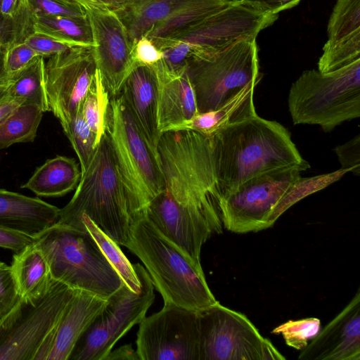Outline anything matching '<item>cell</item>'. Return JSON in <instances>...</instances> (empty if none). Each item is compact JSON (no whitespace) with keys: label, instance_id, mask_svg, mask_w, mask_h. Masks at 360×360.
<instances>
[{"label":"cell","instance_id":"obj_29","mask_svg":"<svg viewBox=\"0 0 360 360\" xmlns=\"http://www.w3.org/2000/svg\"><path fill=\"white\" fill-rule=\"evenodd\" d=\"M110 99L103 83L101 73L96 68L82 103V114L94 133L97 145L106 132Z\"/></svg>","mask_w":360,"mask_h":360},{"label":"cell","instance_id":"obj_11","mask_svg":"<svg viewBox=\"0 0 360 360\" xmlns=\"http://www.w3.org/2000/svg\"><path fill=\"white\" fill-rule=\"evenodd\" d=\"M300 177L297 168H285L253 177L221 196L223 226L236 233L271 226L272 212L290 186Z\"/></svg>","mask_w":360,"mask_h":360},{"label":"cell","instance_id":"obj_22","mask_svg":"<svg viewBox=\"0 0 360 360\" xmlns=\"http://www.w3.org/2000/svg\"><path fill=\"white\" fill-rule=\"evenodd\" d=\"M205 0H131L115 12L132 45L153 25Z\"/></svg>","mask_w":360,"mask_h":360},{"label":"cell","instance_id":"obj_34","mask_svg":"<svg viewBox=\"0 0 360 360\" xmlns=\"http://www.w3.org/2000/svg\"><path fill=\"white\" fill-rule=\"evenodd\" d=\"M63 130L78 158L82 174L85 172L98 146L96 136L85 122L82 110Z\"/></svg>","mask_w":360,"mask_h":360},{"label":"cell","instance_id":"obj_21","mask_svg":"<svg viewBox=\"0 0 360 360\" xmlns=\"http://www.w3.org/2000/svg\"><path fill=\"white\" fill-rule=\"evenodd\" d=\"M60 208L39 198L0 188V226L34 237L55 224Z\"/></svg>","mask_w":360,"mask_h":360},{"label":"cell","instance_id":"obj_35","mask_svg":"<svg viewBox=\"0 0 360 360\" xmlns=\"http://www.w3.org/2000/svg\"><path fill=\"white\" fill-rule=\"evenodd\" d=\"M321 321L318 318L289 320L276 328L271 333L281 334L285 344L297 350H302L321 330Z\"/></svg>","mask_w":360,"mask_h":360},{"label":"cell","instance_id":"obj_31","mask_svg":"<svg viewBox=\"0 0 360 360\" xmlns=\"http://www.w3.org/2000/svg\"><path fill=\"white\" fill-rule=\"evenodd\" d=\"M348 172L347 169H340L331 174L310 178H302L300 176L290 186L274 208L270 219L272 226L292 205L307 195L321 190L338 180Z\"/></svg>","mask_w":360,"mask_h":360},{"label":"cell","instance_id":"obj_13","mask_svg":"<svg viewBox=\"0 0 360 360\" xmlns=\"http://www.w3.org/2000/svg\"><path fill=\"white\" fill-rule=\"evenodd\" d=\"M96 71L92 48L74 46L50 56L45 64L50 111L65 128L82 110Z\"/></svg>","mask_w":360,"mask_h":360},{"label":"cell","instance_id":"obj_23","mask_svg":"<svg viewBox=\"0 0 360 360\" xmlns=\"http://www.w3.org/2000/svg\"><path fill=\"white\" fill-rule=\"evenodd\" d=\"M11 267L22 300L35 302L49 292L53 280L43 253L34 243L13 255Z\"/></svg>","mask_w":360,"mask_h":360},{"label":"cell","instance_id":"obj_43","mask_svg":"<svg viewBox=\"0 0 360 360\" xmlns=\"http://www.w3.org/2000/svg\"><path fill=\"white\" fill-rule=\"evenodd\" d=\"M252 8L268 14L277 15L279 12L291 8L301 0H242Z\"/></svg>","mask_w":360,"mask_h":360},{"label":"cell","instance_id":"obj_45","mask_svg":"<svg viewBox=\"0 0 360 360\" xmlns=\"http://www.w3.org/2000/svg\"><path fill=\"white\" fill-rule=\"evenodd\" d=\"M82 7L85 6H98L116 12L122 9L131 0H75Z\"/></svg>","mask_w":360,"mask_h":360},{"label":"cell","instance_id":"obj_12","mask_svg":"<svg viewBox=\"0 0 360 360\" xmlns=\"http://www.w3.org/2000/svg\"><path fill=\"white\" fill-rule=\"evenodd\" d=\"M136 343L140 360H199L198 311L164 303L140 322Z\"/></svg>","mask_w":360,"mask_h":360},{"label":"cell","instance_id":"obj_47","mask_svg":"<svg viewBox=\"0 0 360 360\" xmlns=\"http://www.w3.org/2000/svg\"><path fill=\"white\" fill-rule=\"evenodd\" d=\"M105 360H140L136 350L131 345H124L113 351H110Z\"/></svg>","mask_w":360,"mask_h":360},{"label":"cell","instance_id":"obj_19","mask_svg":"<svg viewBox=\"0 0 360 360\" xmlns=\"http://www.w3.org/2000/svg\"><path fill=\"white\" fill-rule=\"evenodd\" d=\"M120 94L150 147L158 154L162 134L158 129V82L153 67L135 66L125 79Z\"/></svg>","mask_w":360,"mask_h":360},{"label":"cell","instance_id":"obj_42","mask_svg":"<svg viewBox=\"0 0 360 360\" xmlns=\"http://www.w3.org/2000/svg\"><path fill=\"white\" fill-rule=\"evenodd\" d=\"M34 237L0 226V248L19 252L32 244Z\"/></svg>","mask_w":360,"mask_h":360},{"label":"cell","instance_id":"obj_52","mask_svg":"<svg viewBox=\"0 0 360 360\" xmlns=\"http://www.w3.org/2000/svg\"><path fill=\"white\" fill-rule=\"evenodd\" d=\"M2 80H4V79H2ZM0 81H1V80H0Z\"/></svg>","mask_w":360,"mask_h":360},{"label":"cell","instance_id":"obj_27","mask_svg":"<svg viewBox=\"0 0 360 360\" xmlns=\"http://www.w3.org/2000/svg\"><path fill=\"white\" fill-rule=\"evenodd\" d=\"M45 58L35 57L22 70L12 78L8 96L21 98L24 103L39 106L44 112L50 111L45 76Z\"/></svg>","mask_w":360,"mask_h":360},{"label":"cell","instance_id":"obj_15","mask_svg":"<svg viewBox=\"0 0 360 360\" xmlns=\"http://www.w3.org/2000/svg\"><path fill=\"white\" fill-rule=\"evenodd\" d=\"M94 46L93 56L110 98L120 95L122 85L134 68L132 46L117 14L105 8L85 6Z\"/></svg>","mask_w":360,"mask_h":360},{"label":"cell","instance_id":"obj_32","mask_svg":"<svg viewBox=\"0 0 360 360\" xmlns=\"http://www.w3.org/2000/svg\"><path fill=\"white\" fill-rule=\"evenodd\" d=\"M360 60V31L333 43H326L318 63L319 71L333 72Z\"/></svg>","mask_w":360,"mask_h":360},{"label":"cell","instance_id":"obj_5","mask_svg":"<svg viewBox=\"0 0 360 360\" xmlns=\"http://www.w3.org/2000/svg\"><path fill=\"white\" fill-rule=\"evenodd\" d=\"M106 131L135 221L146 216L150 202L164 188L158 155L150 147L123 98H112Z\"/></svg>","mask_w":360,"mask_h":360},{"label":"cell","instance_id":"obj_9","mask_svg":"<svg viewBox=\"0 0 360 360\" xmlns=\"http://www.w3.org/2000/svg\"><path fill=\"white\" fill-rule=\"evenodd\" d=\"M199 360L285 359L243 314L218 301L198 311Z\"/></svg>","mask_w":360,"mask_h":360},{"label":"cell","instance_id":"obj_6","mask_svg":"<svg viewBox=\"0 0 360 360\" xmlns=\"http://www.w3.org/2000/svg\"><path fill=\"white\" fill-rule=\"evenodd\" d=\"M288 103L294 124H317L325 132L359 117L360 60L326 73L303 72L290 89Z\"/></svg>","mask_w":360,"mask_h":360},{"label":"cell","instance_id":"obj_8","mask_svg":"<svg viewBox=\"0 0 360 360\" xmlns=\"http://www.w3.org/2000/svg\"><path fill=\"white\" fill-rule=\"evenodd\" d=\"M133 265L140 290L134 292L123 282L81 335L68 360H105L115 343L145 318L155 300L154 285L143 266Z\"/></svg>","mask_w":360,"mask_h":360},{"label":"cell","instance_id":"obj_30","mask_svg":"<svg viewBox=\"0 0 360 360\" xmlns=\"http://www.w3.org/2000/svg\"><path fill=\"white\" fill-rule=\"evenodd\" d=\"M82 221L84 226L94 238L122 281L134 292H139L141 285L134 265L129 262L118 245L103 233L86 215L82 217Z\"/></svg>","mask_w":360,"mask_h":360},{"label":"cell","instance_id":"obj_16","mask_svg":"<svg viewBox=\"0 0 360 360\" xmlns=\"http://www.w3.org/2000/svg\"><path fill=\"white\" fill-rule=\"evenodd\" d=\"M300 360H360V292L302 350Z\"/></svg>","mask_w":360,"mask_h":360},{"label":"cell","instance_id":"obj_38","mask_svg":"<svg viewBox=\"0 0 360 360\" xmlns=\"http://www.w3.org/2000/svg\"><path fill=\"white\" fill-rule=\"evenodd\" d=\"M38 56L39 53L25 42L9 46L5 59L7 75L14 77Z\"/></svg>","mask_w":360,"mask_h":360},{"label":"cell","instance_id":"obj_46","mask_svg":"<svg viewBox=\"0 0 360 360\" xmlns=\"http://www.w3.org/2000/svg\"><path fill=\"white\" fill-rule=\"evenodd\" d=\"M24 102L21 98L8 95L0 102V125Z\"/></svg>","mask_w":360,"mask_h":360},{"label":"cell","instance_id":"obj_2","mask_svg":"<svg viewBox=\"0 0 360 360\" xmlns=\"http://www.w3.org/2000/svg\"><path fill=\"white\" fill-rule=\"evenodd\" d=\"M86 215L118 245L127 247L136 221L118 172L110 136H102L70 202L56 223L86 231Z\"/></svg>","mask_w":360,"mask_h":360},{"label":"cell","instance_id":"obj_17","mask_svg":"<svg viewBox=\"0 0 360 360\" xmlns=\"http://www.w3.org/2000/svg\"><path fill=\"white\" fill-rule=\"evenodd\" d=\"M146 217L155 228L193 261L200 264L202 245L215 233H221L206 219L156 196Z\"/></svg>","mask_w":360,"mask_h":360},{"label":"cell","instance_id":"obj_26","mask_svg":"<svg viewBox=\"0 0 360 360\" xmlns=\"http://www.w3.org/2000/svg\"><path fill=\"white\" fill-rule=\"evenodd\" d=\"M34 32L44 34L71 46L94 48L88 18L35 16Z\"/></svg>","mask_w":360,"mask_h":360},{"label":"cell","instance_id":"obj_1","mask_svg":"<svg viewBox=\"0 0 360 360\" xmlns=\"http://www.w3.org/2000/svg\"><path fill=\"white\" fill-rule=\"evenodd\" d=\"M209 139L221 196L267 172L310 168L290 131L280 123L257 114L221 127Z\"/></svg>","mask_w":360,"mask_h":360},{"label":"cell","instance_id":"obj_7","mask_svg":"<svg viewBox=\"0 0 360 360\" xmlns=\"http://www.w3.org/2000/svg\"><path fill=\"white\" fill-rule=\"evenodd\" d=\"M198 113L214 110L246 86H257L259 71L255 39H240L217 53L193 57L187 65Z\"/></svg>","mask_w":360,"mask_h":360},{"label":"cell","instance_id":"obj_39","mask_svg":"<svg viewBox=\"0 0 360 360\" xmlns=\"http://www.w3.org/2000/svg\"><path fill=\"white\" fill-rule=\"evenodd\" d=\"M341 169H347L354 175L360 174V134L340 145L334 149Z\"/></svg>","mask_w":360,"mask_h":360},{"label":"cell","instance_id":"obj_18","mask_svg":"<svg viewBox=\"0 0 360 360\" xmlns=\"http://www.w3.org/2000/svg\"><path fill=\"white\" fill-rule=\"evenodd\" d=\"M106 300L76 290L34 360H68L79 337Z\"/></svg>","mask_w":360,"mask_h":360},{"label":"cell","instance_id":"obj_44","mask_svg":"<svg viewBox=\"0 0 360 360\" xmlns=\"http://www.w3.org/2000/svg\"><path fill=\"white\" fill-rule=\"evenodd\" d=\"M17 43V32L12 18L0 17V46Z\"/></svg>","mask_w":360,"mask_h":360},{"label":"cell","instance_id":"obj_41","mask_svg":"<svg viewBox=\"0 0 360 360\" xmlns=\"http://www.w3.org/2000/svg\"><path fill=\"white\" fill-rule=\"evenodd\" d=\"M24 42L44 58H49L53 55L74 47L48 35L37 32H34L30 35Z\"/></svg>","mask_w":360,"mask_h":360},{"label":"cell","instance_id":"obj_33","mask_svg":"<svg viewBox=\"0 0 360 360\" xmlns=\"http://www.w3.org/2000/svg\"><path fill=\"white\" fill-rule=\"evenodd\" d=\"M360 31V0H338L330 15L327 43H333Z\"/></svg>","mask_w":360,"mask_h":360},{"label":"cell","instance_id":"obj_50","mask_svg":"<svg viewBox=\"0 0 360 360\" xmlns=\"http://www.w3.org/2000/svg\"><path fill=\"white\" fill-rule=\"evenodd\" d=\"M11 82L12 78L11 77L0 81V102L8 95V90Z\"/></svg>","mask_w":360,"mask_h":360},{"label":"cell","instance_id":"obj_3","mask_svg":"<svg viewBox=\"0 0 360 360\" xmlns=\"http://www.w3.org/2000/svg\"><path fill=\"white\" fill-rule=\"evenodd\" d=\"M127 248L141 260L164 303L200 311L217 302L201 264L165 237L146 216L134 222Z\"/></svg>","mask_w":360,"mask_h":360},{"label":"cell","instance_id":"obj_37","mask_svg":"<svg viewBox=\"0 0 360 360\" xmlns=\"http://www.w3.org/2000/svg\"><path fill=\"white\" fill-rule=\"evenodd\" d=\"M37 16L86 18L84 8L75 0H30Z\"/></svg>","mask_w":360,"mask_h":360},{"label":"cell","instance_id":"obj_20","mask_svg":"<svg viewBox=\"0 0 360 360\" xmlns=\"http://www.w3.org/2000/svg\"><path fill=\"white\" fill-rule=\"evenodd\" d=\"M158 82V122L161 134L198 113L195 92L186 69L172 72L153 65Z\"/></svg>","mask_w":360,"mask_h":360},{"label":"cell","instance_id":"obj_28","mask_svg":"<svg viewBox=\"0 0 360 360\" xmlns=\"http://www.w3.org/2000/svg\"><path fill=\"white\" fill-rule=\"evenodd\" d=\"M44 112L37 105L23 103L0 125V150L20 143L33 142Z\"/></svg>","mask_w":360,"mask_h":360},{"label":"cell","instance_id":"obj_40","mask_svg":"<svg viewBox=\"0 0 360 360\" xmlns=\"http://www.w3.org/2000/svg\"><path fill=\"white\" fill-rule=\"evenodd\" d=\"M160 51L148 37L143 36L133 45L131 56L134 67L138 65L153 66L162 58Z\"/></svg>","mask_w":360,"mask_h":360},{"label":"cell","instance_id":"obj_24","mask_svg":"<svg viewBox=\"0 0 360 360\" xmlns=\"http://www.w3.org/2000/svg\"><path fill=\"white\" fill-rule=\"evenodd\" d=\"M81 169L75 159L57 155L37 167L21 187L39 197H61L77 186Z\"/></svg>","mask_w":360,"mask_h":360},{"label":"cell","instance_id":"obj_4","mask_svg":"<svg viewBox=\"0 0 360 360\" xmlns=\"http://www.w3.org/2000/svg\"><path fill=\"white\" fill-rule=\"evenodd\" d=\"M53 281L72 290L108 297L123 283L86 231L56 223L34 237Z\"/></svg>","mask_w":360,"mask_h":360},{"label":"cell","instance_id":"obj_25","mask_svg":"<svg viewBox=\"0 0 360 360\" xmlns=\"http://www.w3.org/2000/svg\"><path fill=\"white\" fill-rule=\"evenodd\" d=\"M255 86H246L219 108L198 113L189 120L173 127L169 131L192 130L209 137L226 124L257 114L254 103Z\"/></svg>","mask_w":360,"mask_h":360},{"label":"cell","instance_id":"obj_51","mask_svg":"<svg viewBox=\"0 0 360 360\" xmlns=\"http://www.w3.org/2000/svg\"><path fill=\"white\" fill-rule=\"evenodd\" d=\"M1 16V0H0V17Z\"/></svg>","mask_w":360,"mask_h":360},{"label":"cell","instance_id":"obj_14","mask_svg":"<svg viewBox=\"0 0 360 360\" xmlns=\"http://www.w3.org/2000/svg\"><path fill=\"white\" fill-rule=\"evenodd\" d=\"M277 18L278 14L265 13L242 0H234L226 8L179 34L166 46L176 41H184L191 46L193 57L213 54L238 40L256 39L260 31Z\"/></svg>","mask_w":360,"mask_h":360},{"label":"cell","instance_id":"obj_49","mask_svg":"<svg viewBox=\"0 0 360 360\" xmlns=\"http://www.w3.org/2000/svg\"><path fill=\"white\" fill-rule=\"evenodd\" d=\"M8 46V45L0 46V80L10 77L7 75L5 68V59Z\"/></svg>","mask_w":360,"mask_h":360},{"label":"cell","instance_id":"obj_48","mask_svg":"<svg viewBox=\"0 0 360 360\" xmlns=\"http://www.w3.org/2000/svg\"><path fill=\"white\" fill-rule=\"evenodd\" d=\"M20 0H1V15L12 18Z\"/></svg>","mask_w":360,"mask_h":360},{"label":"cell","instance_id":"obj_36","mask_svg":"<svg viewBox=\"0 0 360 360\" xmlns=\"http://www.w3.org/2000/svg\"><path fill=\"white\" fill-rule=\"evenodd\" d=\"M21 300L11 266L0 261V324Z\"/></svg>","mask_w":360,"mask_h":360},{"label":"cell","instance_id":"obj_10","mask_svg":"<svg viewBox=\"0 0 360 360\" xmlns=\"http://www.w3.org/2000/svg\"><path fill=\"white\" fill-rule=\"evenodd\" d=\"M75 292L53 281L42 299L22 300L0 324V360H34Z\"/></svg>","mask_w":360,"mask_h":360}]
</instances>
